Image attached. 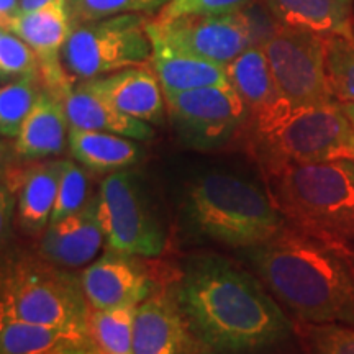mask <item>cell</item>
I'll use <instances>...</instances> for the list:
<instances>
[{"label": "cell", "mask_w": 354, "mask_h": 354, "mask_svg": "<svg viewBox=\"0 0 354 354\" xmlns=\"http://www.w3.org/2000/svg\"><path fill=\"white\" fill-rule=\"evenodd\" d=\"M120 112L149 125H161L167 112L165 91L153 69L127 68L81 82Z\"/></svg>", "instance_id": "cell-14"}, {"label": "cell", "mask_w": 354, "mask_h": 354, "mask_svg": "<svg viewBox=\"0 0 354 354\" xmlns=\"http://www.w3.org/2000/svg\"><path fill=\"white\" fill-rule=\"evenodd\" d=\"M50 2H53V0H20V12L35 10V8L46 6Z\"/></svg>", "instance_id": "cell-34"}, {"label": "cell", "mask_w": 354, "mask_h": 354, "mask_svg": "<svg viewBox=\"0 0 354 354\" xmlns=\"http://www.w3.org/2000/svg\"><path fill=\"white\" fill-rule=\"evenodd\" d=\"M326 71L336 99L354 105V28L326 37Z\"/></svg>", "instance_id": "cell-27"}, {"label": "cell", "mask_w": 354, "mask_h": 354, "mask_svg": "<svg viewBox=\"0 0 354 354\" xmlns=\"http://www.w3.org/2000/svg\"><path fill=\"white\" fill-rule=\"evenodd\" d=\"M225 68H227L230 86L245 102L253 122L272 112L282 102L261 44L248 48Z\"/></svg>", "instance_id": "cell-22"}, {"label": "cell", "mask_w": 354, "mask_h": 354, "mask_svg": "<svg viewBox=\"0 0 354 354\" xmlns=\"http://www.w3.org/2000/svg\"><path fill=\"white\" fill-rule=\"evenodd\" d=\"M171 0H68L71 24L161 10Z\"/></svg>", "instance_id": "cell-28"}, {"label": "cell", "mask_w": 354, "mask_h": 354, "mask_svg": "<svg viewBox=\"0 0 354 354\" xmlns=\"http://www.w3.org/2000/svg\"><path fill=\"white\" fill-rule=\"evenodd\" d=\"M97 214L109 251L154 258L165 251L166 230L138 172H110L100 183Z\"/></svg>", "instance_id": "cell-8"}, {"label": "cell", "mask_w": 354, "mask_h": 354, "mask_svg": "<svg viewBox=\"0 0 354 354\" xmlns=\"http://www.w3.org/2000/svg\"><path fill=\"white\" fill-rule=\"evenodd\" d=\"M276 24L322 35H346L354 28V0H264Z\"/></svg>", "instance_id": "cell-20"}, {"label": "cell", "mask_w": 354, "mask_h": 354, "mask_svg": "<svg viewBox=\"0 0 354 354\" xmlns=\"http://www.w3.org/2000/svg\"><path fill=\"white\" fill-rule=\"evenodd\" d=\"M261 46L286 105L295 109L338 100L326 71V37L276 24Z\"/></svg>", "instance_id": "cell-9"}, {"label": "cell", "mask_w": 354, "mask_h": 354, "mask_svg": "<svg viewBox=\"0 0 354 354\" xmlns=\"http://www.w3.org/2000/svg\"><path fill=\"white\" fill-rule=\"evenodd\" d=\"M133 354H194L189 331L171 290H154L136 307Z\"/></svg>", "instance_id": "cell-16"}, {"label": "cell", "mask_w": 354, "mask_h": 354, "mask_svg": "<svg viewBox=\"0 0 354 354\" xmlns=\"http://www.w3.org/2000/svg\"><path fill=\"white\" fill-rule=\"evenodd\" d=\"M263 169L287 225L348 253L354 250V161L279 162Z\"/></svg>", "instance_id": "cell-4"}, {"label": "cell", "mask_w": 354, "mask_h": 354, "mask_svg": "<svg viewBox=\"0 0 354 354\" xmlns=\"http://www.w3.org/2000/svg\"><path fill=\"white\" fill-rule=\"evenodd\" d=\"M63 104L71 128L113 133L141 143L154 138V130L149 123L136 120L130 115L120 112L112 104L82 87L81 84L71 88L63 97Z\"/></svg>", "instance_id": "cell-19"}, {"label": "cell", "mask_w": 354, "mask_h": 354, "mask_svg": "<svg viewBox=\"0 0 354 354\" xmlns=\"http://www.w3.org/2000/svg\"><path fill=\"white\" fill-rule=\"evenodd\" d=\"M171 46L227 66L253 44H261L251 20L240 12L223 15H183L149 20Z\"/></svg>", "instance_id": "cell-11"}, {"label": "cell", "mask_w": 354, "mask_h": 354, "mask_svg": "<svg viewBox=\"0 0 354 354\" xmlns=\"http://www.w3.org/2000/svg\"><path fill=\"white\" fill-rule=\"evenodd\" d=\"M79 277L91 307L99 310L138 307L156 290V284L136 256L115 251H107Z\"/></svg>", "instance_id": "cell-13"}, {"label": "cell", "mask_w": 354, "mask_h": 354, "mask_svg": "<svg viewBox=\"0 0 354 354\" xmlns=\"http://www.w3.org/2000/svg\"><path fill=\"white\" fill-rule=\"evenodd\" d=\"M167 113L180 141L190 149L210 151L227 145L248 118L245 102L227 86L165 92Z\"/></svg>", "instance_id": "cell-10"}, {"label": "cell", "mask_w": 354, "mask_h": 354, "mask_svg": "<svg viewBox=\"0 0 354 354\" xmlns=\"http://www.w3.org/2000/svg\"><path fill=\"white\" fill-rule=\"evenodd\" d=\"M349 256H351V259H353V263H354V250L349 251Z\"/></svg>", "instance_id": "cell-37"}, {"label": "cell", "mask_w": 354, "mask_h": 354, "mask_svg": "<svg viewBox=\"0 0 354 354\" xmlns=\"http://www.w3.org/2000/svg\"><path fill=\"white\" fill-rule=\"evenodd\" d=\"M76 348H97L91 331L0 317V354H51Z\"/></svg>", "instance_id": "cell-23"}, {"label": "cell", "mask_w": 354, "mask_h": 354, "mask_svg": "<svg viewBox=\"0 0 354 354\" xmlns=\"http://www.w3.org/2000/svg\"><path fill=\"white\" fill-rule=\"evenodd\" d=\"M251 0H171L154 19L171 20L183 15H223L240 12Z\"/></svg>", "instance_id": "cell-32"}, {"label": "cell", "mask_w": 354, "mask_h": 354, "mask_svg": "<svg viewBox=\"0 0 354 354\" xmlns=\"http://www.w3.org/2000/svg\"><path fill=\"white\" fill-rule=\"evenodd\" d=\"M136 307L92 308L88 330L102 354H133V323Z\"/></svg>", "instance_id": "cell-25"}, {"label": "cell", "mask_w": 354, "mask_h": 354, "mask_svg": "<svg viewBox=\"0 0 354 354\" xmlns=\"http://www.w3.org/2000/svg\"><path fill=\"white\" fill-rule=\"evenodd\" d=\"M38 76L41 74L12 79L0 88V131L3 138L15 140L19 136L21 125L41 94Z\"/></svg>", "instance_id": "cell-26"}, {"label": "cell", "mask_w": 354, "mask_h": 354, "mask_svg": "<svg viewBox=\"0 0 354 354\" xmlns=\"http://www.w3.org/2000/svg\"><path fill=\"white\" fill-rule=\"evenodd\" d=\"M148 20L140 13L74 24L61 53L68 76L79 81L151 63Z\"/></svg>", "instance_id": "cell-7"}, {"label": "cell", "mask_w": 354, "mask_h": 354, "mask_svg": "<svg viewBox=\"0 0 354 354\" xmlns=\"http://www.w3.org/2000/svg\"><path fill=\"white\" fill-rule=\"evenodd\" d=\"M69 122L59 97L44 88L15 138V153L24 159H43L63 153Z\"/></svg>", "instance_id": "cell-18"}, {"label": "cell", "mask_w": 354, "mask_h": 354, "mask_svg": "<svg viewBox=\"0 0 354 354\" xmlns=\"http://www.w3.org/2000/svg\"><path fill=\"white\" fill-rule=\"evenodd\" d=\"M39 74V59L30 44L10 30L0 32V77L6 84L12 79Z\"/></svg>", "instance_id": "cell-30"}, {"label": "cell", "mask_w": 354, "mask_h": 354, "mask_svg": "<svg viewBox=\"0 0 354 354\" xmlns=\"http://www.w3.org/2000/svg\"><path fill=\"white\" fill-rule=\"evenodd\" d=\"M3 28L20 37L37 53L44 86L63 100L74 87L61 61V53L73 28L68 0H53L35 10L20 12Z\"/></svg>", "instance_id": "cell-12"}, {"label": "cell", "mask_w": 354, "mask_h": 354, "mask_svg": "<svg viewBox=\"0 0 354 354\" xmlns=\"http://www.w3.org/2000/svg\"><path fill=\"white\" fill-rule=\"evenodd\" d=\"M51 354H102L97 348H76V349H64V351H56Z\"/></svg>", "instance_id": "cell-35"}, {"label": "cell", "mask_w": 354, "mask_h": 354, "mask_svg": "<svg viewBox=\"0 0 354 354\" xmlns=\"http://www.w3.org/2000/svg\"><path fill=\"white\" fill-rule=\"evenodd\" d=\"M148 35L153 43L151 69L165 92H185L194 88L227 86V68L214 61L189 55L171 46L148 20Z\"/></svg>", "instance_id": "cell-17"}, {"label": "cell", "mask_w": 354, "mask_h": 354, "mask_svg": "<svg viewBox=\"0 0 354 354\" xmlns=\"http://www.w3.org/2000/svg\"><path fill=\"white\" fill-rule=\"evenodd\" d=\"M63 161H46L25 172L17 202V218L26 233L43 232L51 221Z\"/></svg>", "instance_id": "cell-24"}, {"label": "cell", "mask_w": 354, "mask_h": 354, "mask_svg": "<svg viewBox=\"0 0 354 354\" xmlns=\"http://www.w3.org/2000/svg\"><path fill=\"white\" fill-rule=\"evenodd\" d=\"M20 13V0H0V24L7 26Z\"/></svg>", "instance_id": "cell-33"}, {"label": "cell", "mask_w": 354, "mask_h": 354, "mask_svg": "<svg viewBox=\"0 0 354 354\" xmlns=\"http://www.w3.org/2000/svg\"><path fill=\"white\" fill-rule=\"evenodd\" d=\"M179 221L194 241L248 250L286 227L269 190L233 171H203L185 183Z\"/></svg>", "instance_id": "cell-3"}, {"label": "cell", "mask_w": 354, "mask_h": 354, "mask_svg": "<svg viewBox=\"0 0 354 354\" xmlns=\"http://www.w3.org/2000/svg\"><path fill=\"white\" fill-rule=\"evenodd\" d=\"M169 290L194 354H268L297 331L259 277L223 256L189 258Z\"/></svg>", "instance_id": "cell-1"}, {"label": "cell", "mask_w": 354, "mask_h": 354, "mask_svg": "<svg viewBox=\"0 0 354 354\" xmlns=\"http://www.w3.org/2000/svg\"><path fill=\"white\" fill-rule=\"evenodd\" d=\"M87 189V176L82 166L77 161L64 159L51 221H57L81 210L88 202Z\"/></svg>", "instance_id": "cell-31"}, {"label": "cell", "mask_w": 354, "mask_h": 354, "mask_svg": "<svg viewBox=\"0 0 354 354\" xmlns=\"http://www.w3.org/2000/svg\"><path fill=\"white\" fill-rule=\"evenodd\" d=\"M253 123L263 166L354 161V127L339 100L295 109L281 102Z\"/></svg>", "instance_id": "cell-5"}, {"label": "cell", "mask_w": 354, "mask_h": 354, "mask_svg": "<svg viewBox=\"0 0 354 354\" xmlns=\"http://www.w3.org/2000/svg\"><path fill=\"white\" fill-rule=\"evenodd\" d=\"M91 310L81 277L41 256H21L3 271L0 317L91 331Z\"/></svg>", "instance_id": "cell-6"}, {"label": "cell", "mask_w": 354, "mask_h": 354, "mask_svg": "<svg viewBox=\"0 0 354 354\" xmlns=\"http://www.w3.org/2000/svg\"><path fill=\"white\" fill-rule=\"evenodd\" d=\"M141 141L113 133L71 128L68 146L71 156L79 165L94 172H117L130 169L145 158Z\"/></svg>", "instance_id": "cell-21"}, {"label": "cell", "mask_w": 354, "mask_h": 354, "mask_svg": "<svg viewBox=\"0 0 354 354\" xmlns=\"http://www.w3.org/2000/svg\"><path fill=\"white\" fill-rule=\"evenodd\" d=\"M104 240L97 197H92L76 214L50 221L39 243V256L66 269L81 268L95 258Z\"/></svg>", "instance_id": "cell-15"}, {"label": "cell", "mask_w": 354, "mask_h": 354, "mask_svg": "<svg viewBox=\"0 0 354 354\" xmlns=\"http://www.w3.org/2000/svg\"><path fill=\"white\" fill-rule=\"evenodd\" d=\"M297 331L307 348V354H354V326L342 323H299Z\"/></svg>", "instance_id": "cell-29"}, {"label": "cell", "mask_w": 354, "mask_h": 354, "mask_svg": "<svg viewBox=\"0 0 354 354\" xmlns=\"http://www.w3.org/2000/svg\"><path fill=\"white\" fill-rule=\"evenodd\" d=\"M241 253L299 322L354 326V263L348 251L286 225L271 240Z\"/></svg>", "instance_id": "cell-2"}, {"label": "cell", "mask_w": 354, "mask_h": 354, "mask_svg": "<svg viewBox=\"0 0 354 354\" xmlns=\"http://www.w3.org/2000/svg\"><path fill=\"white\" fill-rule=\"evenodd\" d=\"M342 105H343L344 112H346V115L349 117V120H351L353 127H354V105H351V104H343V102H342Z\"/></svg>", "instance_id": "cell-36"}]
</instances>
